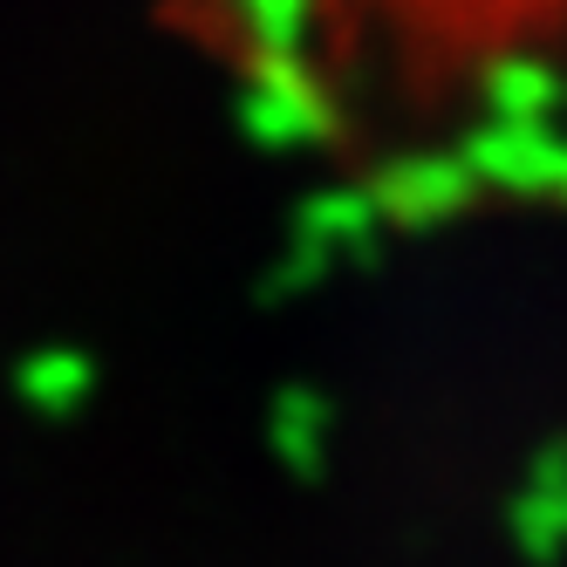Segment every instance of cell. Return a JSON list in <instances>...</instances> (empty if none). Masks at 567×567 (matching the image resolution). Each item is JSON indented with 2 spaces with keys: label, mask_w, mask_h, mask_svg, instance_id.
Returning <instances> with one entry per match:
<instances>
[{
  "label": "cell",
  "mask_w": 567,
  "mask_h": 567,
  "mask_svg": "<svg viewBox=\"0 0 567 567\" xmlns=\"http://www.w3.org/2000/svg\"><path fill=\"white\" fill-rule=\"evenodd\" d=\"M247 124L370 206H567V0H157Z\"/></svg>",
  "instance_id": "1"
}]
</instances>
